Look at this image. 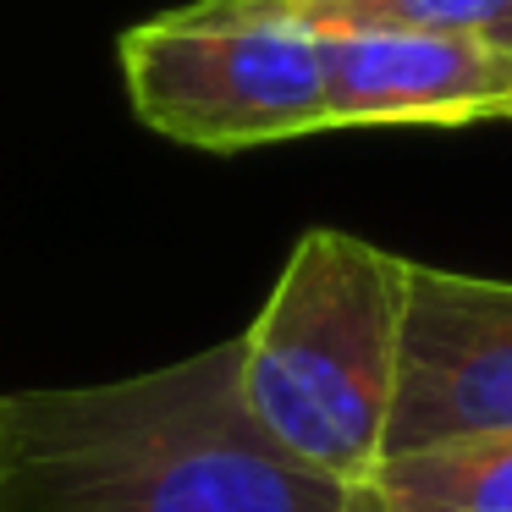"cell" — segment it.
Here are the masks:
<instances>
[{"instance_id":"7","label":"cell","mask_w":512,"mask_h":512,"mask_svg":"<svg viewBox=\"0 0 512 512\" xmlns=\"http://www.w3.org/2000/svg\"><path fill=\"white\" fill-rule=\"evenodd\" d=\"M232 12L287 17L314 34L325 28H424V34H496L512 0H221Z\"/></svg>"},{"instance_id":"4","label":"cell","mask_w":512,"mask_h":512,"mask_svg":"<svg viewBox=\"0 0 512 512\" xmlns=\"http://www.w3.org/2000/svg\"><path fill=\"white\" fill-rule=\"evenodd\" d=\"M468 435H512V281L408 265L386 457Z\"/></svg>"},{"instance_id":"2","label":"cell","mask_w":512,"mask_h":512,"mask_svg":"<svg viewBox=\"0 0 512 512\" xmlns=\"http://www.w3.org/2000/svg\"><path fill=\"white\" fill-rule=\"evenodd\" d=\"M408 265L380 243L314 226L292 243L265 309L237 336L248 419L292 463L347 490L386 457Z\"/></svg>"},{"instance_id":"3","label":"cell","mask_w":512,"mask_h":512,"mask_svg":"<svg viewBox=\"0 0 512 512\" xmlns=\"http://www.w3.org/2000/svg\"><path fill=\"white\" fill-rule=\"evenodd\" d=\"M138 122L188 149H259L331 133L320 34L287 17L193 0L122 34Z\"/></svg>"},{"instance_id":"8","label":"cell","mask_w":512,"mask_h":512,"mask_svg":"<svg viewBox=\"0 0 512 512\" xmlns=\"http://www.w3.org/2000/svg\"><path fill=\"white\" fill-rule=\"evenodd\" d=\"M496 39H501V45H512V12H507V23L496 28Z\"/></svg>"},{"instance_id":"1","label":"cell","mask_w":512,"mask_h":512,"mask_svg":"<svg viewBox=\"0 0 512 512\" xmlns=\"http://www.w3.org/2000/svg\"><path fill=\"white\" fill-rule=\"evenodd\" d=\"M0 512H353L243 408L237 336L144 375L0 397Z\"/></svg>"},{"instance_id":"5","label":"cell","mask_w":512,"mask_h":512,"mask_svg":"<svg viewBox=\"0 0 512 512\" xmlns=\"http://www.w3.org/2000/svg\"><path fill=\"white\" fill-rule=\"evenodd\" d=\"M325 111L336 127H474L512 100V45L496 34L325 28Z\"/></svg>"},{"instance_id":"10","label":"cell","mask_w":512,"mask_h":512,"mask_svg":"<svg viewBox=\"0 0 512 512\" xmlns=\"http://www.w3.org/2000/svg\"><path fill=\"white\" fill-rule=\"evenodd\" d=\"M0 397H6V391H0ZM0 441H6V419H0Z\"/></svg>"},{"instance_id":"6","label":"cell","mask_w":512,"mask_h":512,"mask_svg":"<svg viewBox=\"0 0 512 512\" xmlns=\"http://www.w3.org/2000/svg\"><path fill=\"white\" fill-rule=\"evenodd\" d=\"M353 512H512V435L397 452L347 490Z\"/></svg>"},{"instance_id":"9","label":"cell","mask_w":512,"mask_h":512,"mask_svg":"<svg viewBox=\"0 0 512 512\" xmlns=\"http://www.w3.org/2000/svg\"><path fill=\"white\" fill-rule=\"evenodd\" d=\"M496 122H512V100H507V105H501V111H496Z\"/></svg>"}]
</instances>
